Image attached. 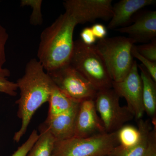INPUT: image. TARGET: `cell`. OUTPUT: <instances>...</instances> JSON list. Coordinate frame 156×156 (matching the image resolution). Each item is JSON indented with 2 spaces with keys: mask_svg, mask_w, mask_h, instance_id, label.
Returning <instances> with one entry per match:
<instances>
[{
  "mask_svg": "<svg viewBox=\"0 0 156 156\" xmlns=\"http://www.w3.org/2000/svg\"><path fill=\"white\" fill-rule=\"evenodd\" d=\"M45 71L38 59L32 58L26 65L24 74L16 83L20 92L16 104L21 124L14 134L15 142H19L25 134L37 110L49 101L53 83Z\"/></svg>",
  "mask_w": 156,
  "mask_h": 156,
  "instance_id": "obj_1",
  "label": "cell"
},
{
  "mask_svg": "<svg viewBox=\"0 0 156 156\" xmlns=\"http://www.w3.org/2000/svg\"><path fill=\"white\" fill-rule=\"evenodd\" d=\"M78 24L75 17L65 11L42 31L37 57L46 72L69 62L73 49L74 31Z\"/></svg>",
  "mask_w": 156,
  "mask_h": 156,
  "instance_id": "obj_2",
  "label": "cell"
},
{
  "mask_svg": "<svg viewBox=\"0 0 156 156\" xmlns=\"http://www.w3.org/2000/svg\"><path fill=\"white\" fill-rule=\"evenodd\" d=\"M69 63L98 91L112 88V80L95 45L86 44L81 40L74 41Z\"/></svg>",
  "mask_w": 156,
  "mask_h": 156,
  "instance_id": "obj_3",
  "label": "cell"
},
{
  "mask_svg": "<svg viewBox=\"0 0 156 156\" xmlns=\"http://www.w3.org/2000/svg\"><path fill=\"white\" fill-rule=\"evenodd\" d=\"M135 43L129 37L116 36L99 40L95 45L113 82L122 80L130 71L134 62L131 50Z\"/></svg>",
  "mask_w": 156,
  "mask_h": 156,
  "instance_id": "obj_4",
  "label": "cell"
},
{
  "mask_svg": "<svg viewBox=\"0 0 156 156\" xmlns=\"http://www.w3.org/2000/svg\"><path fill=\"white\" fill-rule=\"evenodd\" d=\"M119 145L117 131L56 141L53 156H111Z\"/></svg>",
  "mask_w": 156,
  "mask_h": 156,
  "instance_id": "obj_5",
  "label": "cell"
},
{
  "mask_svg": "<svg viewBox=\"0 0 156 156\" xmlns=\"http://www.w3.org/2000/svg\"><path fill=\"white\" fill-rule=\"evenodd\" d=\"M119 98L112 88L99 90L96 94L95 107L106 133L116 132L134 118L128 107L120 105Z\"/></svg>",
  "mask_w": 156,
  "mask_h": 156,
  "instance_id": "obj_6",
  "label": "cell"
},
{
  "mask_svg": "<svg viewBox=\"0 0 156 156\" xmlns=\"http://www.w3.org/2000/svg\"><path fill=\"white\" fill-rule=\"evenodd\" d=\"M47 73L54 85L74 100L95 99L97 90L69 63Z\"/></svg>",
  "mask_w": 156,
  "mask_h": 156,
  "instance_id": "obj_7",
  "label": "cell"
},
{
  "mask_svg": "<svg viewBox=\"0 0 156 156\" xmlns=\"http://www.w3.org/2000/svg\"><path fill=\"white\" fill-rule=\"evenodd\" d=\"M134 60L130 71L122 80L112 82V88L120 97L127 101L128 108L136 119H142L144 109L143 102L142 80L138 72V65Z\"/></svg>",
  "mask_w": 156,
  "mask_h": 156,
  "instance_id": "obj_8",
  "label": "cell"
},
{
  "mask_svg": "<svg viewBox=\"0 0 156 156\" xmlns=\"http://www.w3.org/2000/svg\"><path fill=\"white\" fill-rule=\"evenodd\" d=\"M112 0H66L65 11L70 13L78 24L93 22L96 20H110L113 15Z\"/></svg>",
  "mask_w": 156,
  "mask_h": 156,
  "instance_id": "obj_9",
  "label": "cell"
},
{
  "mask_svg": "<svg viewBox=\"0 0 156 156\" xmlns=\"http://www.w3.org/2000/svg\"><path fill=\"white\" fill-rule=\"evenodd\" d=\"M98 114L95 99L81 101L76 118L73 137L83 138L106 133Z\"/></svg>",
  "mask_w": 156,
  "mask_h": 156,
  "instance_id": "obj_10",
  "label": "cell"
},
{
  "mask_svg": "<svg viewBox=\"0 0 156 156\" xmlns=\"http://www.w3.org/2000/svg\"><path fill=\"white\" fill-rule=\"evenodd\" d=\"M115 30L127 34L136 43L151 41L156 38V11L142 12L135 17L133 24Z\"/></svg>",
  "mask_w": 156,
  "mask_h": 156,
  "instance_id": "obj_11",
  "label": "cell"
},
{
  "mask_svg": "<svg viewBox=\"0 0 156 156\" xmlns=\"http://www.w3.org/2000/svg\"><path fill=\"white\" fill-rule=\"evenodd\" d=\"M155 3V0H121L113 5L112 17L108 28L116 30L128 26L137 11Z\"/></svg>",
  "mask_w": 156,
  "mask_h": 156,
  "instance_id": "obj_12",
  "label": "cell"
},
{
  "mask_svg": "<svg viewBox=\"0 0 156 156\" xmlns=\"http://www.w3.org/2000/svg\"><path fill=\"white\" fill-rule=\"evenodd\" d=\"M79 106L80 105L62 114L50 118L48 117L42 127L47 129L56 141L73 137L76 118Z\"/></svg>",
  "mask_w": 156,
  "mask_h": 156,
  "instance_id": "obj_13",
  "label": "cell"
},
{
  "mask_svg": "<svg viewBox=\"0 0 156 156\" xmlns=\"http://www.w3.org/2000/svg\"><path fill=\"white\" fill-rule=\"evenodd\" d=\"M140 70L143 85V102L144 112L151 120L153 125H156V82L142 64L137 65Z\"/></svg>",
  "mask_w": 156,
  "mask_h": 156,
  "instance_id": "obj_14",
  "label": "cell"
},
{
  "mask_svg": "<svg viewBox=\"0 0 156 156\" xmlns=\"http://www.w3.org/2000/svg\"><path fill=\"white\" fill-rule=\"evenodd\" d=\"M149 121L138 120V129L140 133L139 142L131 147H123L119 145L115 148L111 156H144L148 141L149 135L152 130Z\"/></svg>",
  "mask_w": 156,
  "mask_h": 156,
  "instance_id": "obj_15",
  "label": "cell"
},
{
  "mask_svg": "<svg viewBox=\"0 0 156 156\" xmlns=\"http://www.w3.org/2000/svg\"><path fill=\"white\" fill-rule=\"evenodd\" d=\"M48 102L49 103V109L48 117L49 118L69 111L78 106L80 103L69 97L54 83Z\"/></svg>",
  "mask_w": 156,
  "mask_h": 156,
  "instance_id": "obj_16",
  "label": "cell"
},
{
  "mask_svg": "<svg viewBox=\"0 0 156 156\" xmlns=\"http://www.w3.org/2000/svg\"><path fill=\"white\" fill-rule=\"evenodd\" d=\"M40 131L38 138L27 156H53L56 139L44 127H41Z\"/></svg>",
  "mask_w": 156,
  "mask_h": 156,
  "instance_id": "obj_17",
  "label": "cell"
},
{
  "mask_svg": "<svg viewBox=\"0 0 156 156\" xmlns=\"http://www.w3.org/2000/svg\"><path fill=\"white\" fill-rule=\"evenodd\" d=\"M119 145L123 147H131L136 145L140 138L138 128L131 125H124L117 131Z\"/></svg>",
  "mask_w": 156,
  "mask_h": 156,
  "instance_id": "obj_18",
  "label": "cell"
},
{
  "mask_svg": "<svg viewBox=\"0 0 156 156\" xmlns=\"http://www.w3.org/2000/svg\"><path fill=\"white\" fill-rule=\"evenodd\" d=\"M11 76L9 69L5 68L0 69V93L11 96H16L17 88L16 83L9 80L8 78Z\"/></svg>",
  "mask_w": 156,
  "mask_h": 156,
  "instance_id": "obj_19",
  "label": "cell"
},
{
  "mask_svg": "<svg viewBox=\"0 0 156 156\" xmlns=\"http://www.w3.org/2000/svg\"><path fill=\"white\" fill-rule=\"evenodd\" d=\"M42 0H22L20 6H30L32 10L30 22L34 26L41 25L43 23V19L41 13Z\"/></svg>",
  "mask_w": 156,
  "mask_h": 156,
  "instance_id": "obj_20",
  "label": "cell"
},
{
  "mask_svg": "<svg viewBox=\"0 0 156 156\" xmlns=\"http://www.w3.org/2000/svg\"><path fill=\"white\" fill-rule=\"evenodd\" d=\"M135 48L141 56L151 61L156 62V39L150 43L135 46Z\"/></svg>",
  "mask_w": 156,
  "mask_h": 156,
  "instance_id": "obj_21",
  "label": "cell"
},
{
  "mask_svg": "<svg viewBox=\"0 0 156 156\" xmlns=\"http://www.w3.org/2000/svg\"><path fill=\"white\" fill-rule=\"evenodd\" d=\"M131 55L132 57L137 58L142 62V65L147 70L148 72L150 74L153 80L156 83V62L151 61L141 56L136 51L135 45H134L132 47L131 50Z\"/></svg>",
  "mask_w": 156,
  "mask_h": 156,
  "instance_id": "obj_22",
  "label": "cell"
},
{
  "mask_svg": "<svg viewBox=\"0 0 156 156\" xmlns=\"http://www.w3.org/2000/svg\"><path fill=\"white\" fill-rule=\"evenodd\" d=\"M39 134L36 130H34L29 136L28 139L22 145L18 148L11 156H27L38 138Z\"/></svg>",
  "mask_w": 156,
  "mask_h": 156,
  "instance_id": "obj_23",
  "label": "cell"
},
{
  "mask_svg": "<svg viewBox=\"0 0 156 156\" xmlns=\"http://www.w3.org/2000/svg\"><path fill=\"white\" fill-rule=\"evenodd\" d=\"M9 38V35L7 30L0 23V69L6 62L5 47Z\"/></svg>",
  "mask_w": 156,
  "mask_h": 156,
  "instance_id": "obj_24",
  "label": "cell"
},
{
  "mask_svg": "<svg viewBox=\"0 0 156 156\" xmlns=\"http://www.w3.org/2000/svg\"><path fill=\"white\" fill-rule=\"evenodd\" d=\"M151 130L144 156H156V125Z\"/></svg>",
  "mask_w": 156,
  "mask_h": 156,
  "instance_id": "obj_25",
  "label": "cell"
},
{
  "mask_svg": "<svg viewBox=\"0 0 156 156\" xmlns=\"http://www.w3.org/2000/svg\"><path fill=\"white\" fill-rule=\"evenodd\" d=\"M81 40L86 44L94 45L96 41V38L92 32L91 27H85L80 33Z\"/></svg>",
  "mask_w": 156,
  "mask_h": 156,
  "instance_id": "obj_26",
  "label": "cell"
},
{
  "mask_svg": "<svg viewBox=\"0 0 156 156\" xmlns=\"http://www.w3.org/2000/svg\"><path fill=\"white\" fill-rule=\"evenodd\" d=\"M91 28L96 39L101 40L106 38L107 34V30L103 24L96 23L92 25Z\"/></svg>",
  "mask_w": 156,
  "mask_h": 156,
  "instance_id": "obj_27",
  "label": "cell"
}]
</instances>
